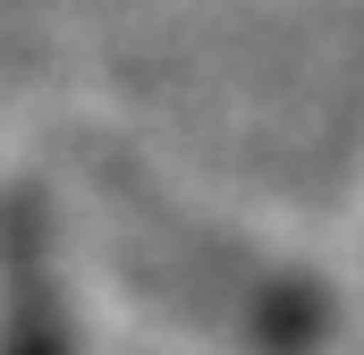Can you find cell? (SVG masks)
<instances>
[{"label": "cell", "mask_w": 364, "mask_h": 355, "mask_svg": "<svg viewBox=\"0 0 364 355\" xmlns=\"http://www.w3.org/2000/svg\"><path fill=\"white\" fill-rule=\"evenodd\" d=\"M93 178H102V195H110V220H119V237H127L136 271L170 279V296H186L195 313H212V322H229V330H246V339H272V347H305V339L331 322L296 279H279V271L246 263L237 246L186 229V220H178V212H170L136 170L102 161Z\"/></svg>", "instance_id": "obj_1"}, {"label": "cell", "mask_w": 364, "mask_h": 355, "mask_svg": "<svg viewBox=\"0 0 364 355\" xmlns=\"http://www.w3.org/2000/svg\"><path fill=\"white\" fill-rule=\"evenodd\" d=\"M0 355H68V305L51 263V212L9 186L0 195Z\"/></svg>", "instance_id": "obj_2"}]
</instances>
